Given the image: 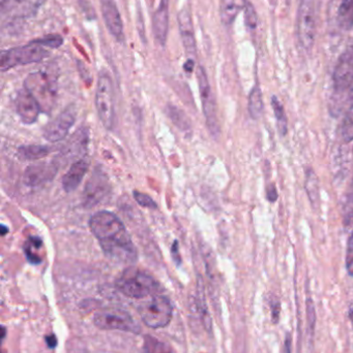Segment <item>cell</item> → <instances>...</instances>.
<instances>
[{"instance_id":"12","label":"cell","mask_w":353,"mask_h":353,"mask_svg":"<svg viewBox=\"0 0 353 353\" xmlns=\"http://www.w3.org/2000/svg\"><path fill=\"white\" fill-rule=\"evenodd\" d=\"M75 111L68 109L59 114L53 121L50 122L44 130V138L51 143L64 140L75 123Z\"/></svg>"},{"instance_id":"24","label":"cell","mask_w":353,"mask_h":353,"mask_svg":"<svg viewBox=\"0 0 353 353\" xmlns=\"http://www.w3.org/2000/svg\"><path fill=\"white\" fill-rule=\"evenodd\" d=\"M43 246V242L41 239L37 236H32L29 239L25 245V254H26L27 259L32 263H41V256H39L37 250L41 248Z\"/></svg>"},{"instance_id":"11","label":"cell","mask_w":353,"mask_h":353,"mask_svg":"<svg viewBox=\"0 0 353 353\" xmlns=\"http://www.w3.org/2000/svg\"><path fill=\"white\" fill-rule=\"evenodd\" d=\"M46 0H1L3 18L24 20L35 16Z\"/></svg>"},{"instance_id":"18","label":"cell","mask_w":353,"mask_h":353,"mask_svg":"<svg viewBox=\"0 0 353 353\" xmlns=\"http://www.w3.org/2000/svg\"><path fill=\"white\" fill-rule=\"evenodd\" d=\"M108 191H109V185H108L107 178L99 173L93 176L87 184L84 192V203L88 207H93L101 203L102 199L108 194Z\"/></svg>"},{"instance_id":"14","label":"cell","mask_w":353,"mask_h":353,"mask_svg":"<svg viewBox=\"0 0 353 353\" xmlns=\"http://www.w3.org/2000/svg\"><path fill=\"white\" fill-rule=\"evenodd\" d=\"M104 22L110 34L122 41L124 39V23L122 16L114 0H99Z\"/></svg>"},{"instance_id":"15","label":"cell","mask_w":353,"mask_h":353,"mask_svg":"<svg viewBox=\"0 0 353 353\" xmlns=\"http://www.w3.org/2000/svg\"><path fill=\"white\" fill-rule=\"evenodd\" d=\"M15 105L17 114L25 124L35 123L41 111L35 97L26 89L19 91L15 99Z\"/></svg>"},{"instance_id":"13","label":"cell","mask_w":353,"mask_h":353,"mask_svg":"<svg viewBox=\"0 0 353 353\" xmlns=\"http://www.w3.org/2000/svg\"><path fill=\"white\" fill-rule=\"evenodd\" d=\"M178 29L182 37V45L189 55V59H195L196 56V39L192 14L189 8H182L178 14Z\"/></svg>"},{"instance_id":"28","label":"cell","mask_w":353,"mask_h":353,"mask_svg":"<svg viewBox=\"0 0 353 353\" xmlns=\"http://www.w3.org/2000/svg\"><path fill=\"white\" fill-rule=\"evenodd\" d=\"M307 191H308L309 196H310L312 203H316L318 199V181H317L316 176L313 173L312 170L309 171L307 175Z\"/></svg>"},{"instance_id":"2","label":"cell","mask_w":353,"mask_h":353,"mask_svg":"<svg viewBox=\"0 0 353 353\" xmlns=\"http://www.w3.org/2000/svg\"><path fill=\"white\" fill-rule=\"evenodd\" d=\"M116 288L128 298L143 299L160 292L157 280L146 272L128 268L116 280Z\"/></svg>"},{"instance_id":"4","label":"cell","mask_w":353,"mask_h":353,"mask_svg":"<svg viewBox=\"0 0 353 353\" xmlns=\"http://www.w3.org/2000/svg\"><path fill=\"white\" fill-rule=\"evenodd\" d=\"M141 319L151 329L167 327L173 315V306L169 299L163 296H153L139 308Z\"/></svg>"},{"instance_id":"34","label":"cell","mask_w":353,"mask_h":353,"mask_svg":"<svg viewBox=\"0 0 353 353\" xmlns=\"http://www.w3.org/2000/svg\"><path fill=\"white\" fill-rule=\"evenodd\" d=\"M267 197H269V199L271 201H275L276 199H277V197H278L277 189H276V187L274 186V185H271V188H269V195H267Z\"/></svg>"},{"instance_id":"36","label":"cell","mask_w":353,"mask_h":353,"mask_svg":"<svg viewBox=\"0 0 353 353\" xmlns=\"http://www.w3.org/2000/svg\"><path fill=\"white\" fill-rule=\"evenodd\" d=\"M292 336H290L289 334H288L287 338H286V340H285L286 353H292Z\"/></svg>"},{"instance_id":"16","label":"cell","mask_w":353,"mask_h":353,"mask_svg":"<svg viewBox=\"0 0 353 353\" xmlns=\"http://www.w3.org/2000/svg\"><path fill=\"white\" fill-rule=\"evenodd\" d=\"M169 31V0H160L153 17V34L158 45H166Z\"/></svg>"},{"instance_id":"8","label":"cell","mask_w":353,"mask_h":353,"mask_svg":"<svg viewBox=\"0 0 353 353\" xmlns=\"http://www.w3.org/2000/svg\"><path fill=\"white\" fill-rule=\"evenodd\" d=\"M93 323L102 330H117V331L139 333L140 327L134 319L126 311L115 308H106L95 313Z\"/></svg>"},{"instance_id":"35","label":"cell","mask_w":353,"mask_h":353,"mask_svg":"<svg viewBox=\"0 0 353 353\" xmlns=\"http://www.w3.org/2000/svg\"><path fill=\"white\" fill-rule=\"evenodd\" d=\"M195 66V61L192 59H188V61L186 62V64H184V70H186L187 72H192L193 70H194Z\"/></svg>"},{"instance_id":"30","label":"cell","mask_w":353,"mask_h":353,"mask_svg":"<svg viewBox=\"0 0 353 353\" xmlns=\"http://www.w3.org/2000/svg\"><path fill=\"white\" fill-rule=\"evenodd\" d=\"M37 41L48 49H57L64 43V39L58 34L47 35L41 39H37Z\"/></svg>"},{"instance_id":"19","label":"cell","mask_w":353,"mask_h":353,"mask_svg":"<svg viewBox=\"0 0 353 353\" xmlns=\"http://www.w3.org/2000/svg\"><path fill=\"white\" fill-rule=\"evenodd\" d=\"M89 163L86 159H81L73 163L66 175L62 178V186L66 192H72L75 189L78 188L83 178L88 171Z\"/></svg>"},{"instance_id":"23","label":"cell","mask_w":353,"mask_h":353,"mask_svg":"<svg viewBox=\"0 0 353 353\" xmlns=\"http://www.w3.org/2000/svg\"><path fill=\"white\" fill-rule=\"evenodd\" d=\"M249 111H250L251 117L255 120L258 119L263 114V95L258 87H255L251 92L250 99H249Z\"/></svg>"},{"instance_id":"31","label":"cell","mask_w":353,"mask_h":353,"mask_svg":"<svg viewBox=\"0 0 353 353\" xmlns=\"http://www.w3.org/2000/svg\"><path fill=\"white\" fill-rule=\"evenodd\" d=\"M134 197L136 199L137 203L141 205V207L149 208V209H157V203L151 199L149 195L145 194L143 192H139V191H134Z\"/></svg>"},{"instance_id":"7","label":"cell","mask_w":353,"mask_h":353,"mask_svg":"<svg viewBox=\"0 0 353 353\" xmlns=\"http://www.w3.org/2000/svg\"><path fill=\"white\" fill-rule=\"evenodd\" d=\"M296 31L303 48L312 49L316 39L315 0H300L296 18Z\"/></svg>"},{"instance_id":"27","label":"cell","mask_w":353,"mask_h":353,"mask_svg":"<svg viewBox=\"0 0 353 353\" xmlns=\"http://www.w3.org/2000/svg\"><path fill=\"white\" fill-rule=\"evenodd\" d=\"M342 136L346 142L353 140V105L346 111L343 123H342Z\"/></svg>"},{"instance_id":"20","label":"cell","mask_w":353,"mask_h":353,"mask_svg":"<svg viewBox=\"0 0 353 353\" xmlns=\"http://www.w3.org/2000/svg\"><path fill=\"white\" fill-rule=\"evenodd\" d=\"M246 0H222L220 4V18L225 26H231L242 10H246Z\"/></svg>"},{"instance_id":"17","label":"cell","mask_w":353,"mask_h":353,"mask_svg":"<svg viewBox=\"0 0 353 353\" xmlns=\"http://www.w3.org/2000/svg\"><path fill=\"white\" fill-rule=\"evenodd\" d=\"M57 165L53 163H39L30 165L24 174L25 184L37 186L52 180L57 174Z\"/></svg>"},{"instance_id":"26","label":"cell","mask_w":353,"mask_h":353,"mask_svg":"<svg viewBox=\"0 0 353 353\" xmlns=\"http://www.w3.org/2000/svg\"><path fill=\"white\" fill-rule=\"evenodd\" d=\"M144 350L146 353H172L171 348L167 344L151 336L145 337Z\"/></svg>"},{"instance_id":"39","label":"cell","mask_w":353,"mask_h":353,"mask_svg":"<svg viewBox=\"0 0 353 353\" xmlns=\"http://www.w3.org/2000/svg\"><path fill=\"white\" fill-rule=\"evenodd\" d=\"M350 201H353V181H352V194L350 195Z\"/></svg>"},{"instance_id":"33","label":"cell","mask_w":353,"mask_h":353,"mask_svg":"<svg viewBox=\"0 0 353 353\" xmlns=\"http://www.w3.org/2000/svg\"><path fill=\"white\" fill-rule=\"evenodd\" d=\"M280 308H281V306H280L279 301L271 303V317H273L274 323L279 321Z\"/></svg>"},{"instance_id":"1","label":"cell","mask_w":353,"mask_h":353,"mask_svg":"<svg viewBox=\"0 0 353 353\" xmlns=\"http://www.w3.org/2000/svg\"><path fill=\"white\" fill-rule=\"evenodd\" d=\"M89 226L108 259L124 265L136 263L138 259L136 246L126 226L115 214L97 212L91 216Z\"/></svg>"},{"instance_id":"37","label":"cell","mask_w":353,"mask_h":353,"mask_svg":"<svg viewBox=\"0 0 353 353\" xmlns=\"http://www.w3.org/2000/svg\"><path fill=\"white\" fill-rule=\"evenodd\" d=\"M47 342L48 345H49L50 347H54V346L56 345V343H57V341H56L55 337H54V336H51V337H48Z\"/></svg>"},{"instance_id":"38","label":"cell","mask_w":353,"mask_h":353,"mask_svg":"<svg viewBox=\"0 0 353 353\" xmlns=\"http://www.w3.org/2000/svg\"><path fill=\"white\" fill-rule=\"evenodd\" d=\"M350 319H352L353 325V305L352 306V309H350Z\"/></svg>"},{"instance_id":"32","label":"cell","mask_w":353,"mask_h":353,"mask_svg":"<svg viewBox=\"0 0 353 353\" xmlns=\"http://www.w3.org/2000/svg\"><path fill=\"white\" fill-rule=\"evenodd\" d=\"M346 268H347L348 274L353 276V232L350 234V240H348L347 252H346Z\"/></svg>"},{"instance_id":"22","label":"cell","mask_w":353,"mask_h":353,"mask_svg":"<svg viewBox=\"0 0 353 353\" xmlns=\"http://www.w3.org/2000/svg\"><path fill=\"white\" fill-rule=\"evenodd\" d=\"M338 21L342 28L352 29L353 27V0H341L338 8Z\"/></svg>"},{"instance_id":"9","label":"cell","mask_w":353,"mask_h":353,"mask_svg":"<svg viewBox=\"0 0 353 353\" xmlns=\"http://www.w3.org/2000/svg\"><path fill=\"white\" fill-rule=\"evenodd\" d=\"M335 88L344 103L353 105V47L340 59L335 70Z\"/></svg>"},{"instance_id":"21","label":"cell","mask_w":353,"mask_h":353,"mask_svg":"<svg viewBox=\"0 0 353 353\" xmlns=\"http://www.w3.org/2000/svg\"><path fill=\"white\" fill-rule=\"evenodd\" d=\"M50 153V148L41 145H29V146L20 147L18 155L20 159L25 161H37L44 159Z\"/></svg>"},{"instance_id":"29","label":"cell","mask_w":353,"mask_h":353,"mask_svg":"<svg viewBox=\"0 0 353 353\" xmlns=\"http://www.w3.org/2000/svg\"><path fill=\"white\" fill-rule=\"evenodd\" d=\"M245 23H246L247 28L251 31L255 30L258 24V17H257L256 10L252 4L248 3L245 10Z\"/></svg>"},{"instance_id":"3","label":"cell","mask_w":353,"mask_h":353,"mask_svg":"<svg viewBox=\"0 0 353 353\" xmlns=\"http://www.w3.org/2000/svg\"><path fill=\"white\" fill-rule=\"evenodd\" d=\"M47 49L48 48L41 45L37 39H35L27 45L2 52L0 59L1 72H6L16 66L41 62L49 56V51Z\"/></svg>"},{"instance_id":"25","label":"cell","mask_w":353,"mask_h":353,"mask_svg":"<svg viewBox=\"0 0 353 353\" xmlns=\"http://www.w3.org/2000/svg\"><path fill=\"white\" fill-rule=\"evenodd\" d=\"M271 105H273L276 119H277L278 130H279L280 134L284 136L287 132V119H286L283 105H281V103L275 97H273Z\"/></svg>"},{"instance_id":"6","label":"cell","mask_w":353,"mask_h":353,"mask_svg":"<svg viewBox=\"0 0 353 353\" xmlns=\"http://www.w3.org/2000/svg\"><path fill=\"white\" fill-rule=\"evenodd\" d=\"M25 89L35 97L43 112L51 111L55 103V84L45 72H35L25 81Z\"/></svg>"},{"instance_id":"10","label":"cell","mask_w":353,"mask_h":353,"mask_svg":"<svg viewBox=\"0 0 353 353\" xmlns=\"http://www.w3.org/2000/svg\"><path fill=\"white\" fill-rule=\"evenodd\" d=\"M196 74L201 101H202L203 113L207 118V126H209V132L213 136H218L220 134V126L219 122H218L217 110H216L215 99L211 93L207 72L202 66H199Z\"/></svg>"},{"instance_id":"5","label":"cell","mask_w":353,"mask_h":353,"mask_svg":"<svg viewBox=\"0 0 353 353\" xmlns=\"http://www.w3.org/2000/svg\"><path fill=\"white\" fill-rule=\"evenodd\" d=\"M95 105L99 120L107 130H111L115 119L113 82L108 74H102L95 90Z\"/></svg>"}]
</instances>
